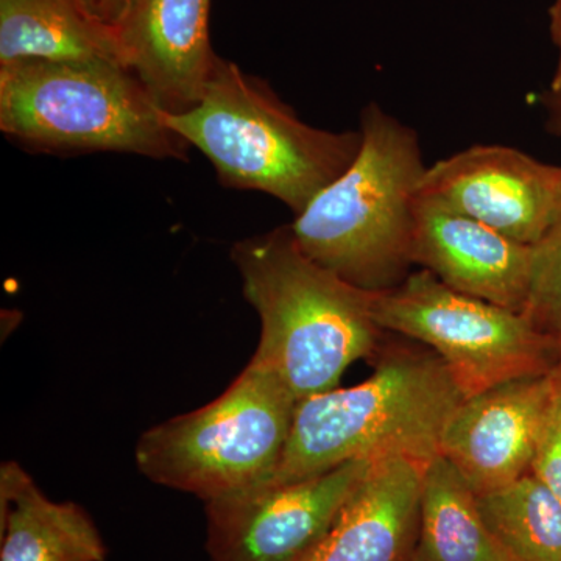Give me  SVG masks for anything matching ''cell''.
Here are the masks:
<instances>
[{
    "mask_svg": "<svg viewBox=\"0 0 561 561\" xmlns=\"http://www.w3.org/2000/svg\"><path fill=\"white\" fill-rule=\"evenodd\" d=\"M231 260L245 300L261 319L250 362L279 379L298 401L337 389L354 362L375 360L383 334L373 291L306 256L290 225L236 242Z\"/></svg>",
    "mask_w": 561,
    "mask_h": 561,
    "instance_id": "6da1fadb",
    "label": "cell"
},
{
    "mask_svg": "<svg viewBox=\"0 0 561 561\" xmlns=\"http://www.w3.org/2000/svg\"><path fill=\"white\" fill-rule=\"evenodd\" d=\"M463 400L434 351L383 343L370 378L298 401L283 457L265 483L300 481L351 460L430 463Z\"/></svg>",
    "mask_w": 561,
    "mask_h": 561,
    "instance_id": "7a4b0ae2",
    "label": "cell"
},
{
    "mask_svg": "<svg viewBox=\"0 0 561 561\" xmlns=\"http://www.w3.org/2000/svg\"><path fill=\"white\" fill-rule=\"evenodd\" d=\"M359 153L290 224L306 256L362 290L386 291L411 275L424 164L420 136L370 103Z\"/></svg>",
    "mask_w": 561,
    "mask_h": 561,
    "instance_id": "3957f363",
    "label": "cell"
},
{
    "mask_svg": "<svg viewBox=\"0 0 561 561\" xmlns=\"http://www.w3.org/2000/svg\"><path fill=\"white\" fill-rule=\"evenodd\" d=\"M164 121L201 150L225 187L260 191L295 214L348 169L362 133L312 127L267 81L219 57L202 101Z\"/></svg>",
    "mask_w": 561,
    "mask_h": 561,
    "instance_id": "277c9868",
    "label": "cell"
},
{
    "mask_svg": "<svg viewBox=\"0 0 561 561\" xmlns=\"http://www.w3.org/2000/svg\"><path fill=\"white\" fill-rule=\"evenodd\" d=\"M164 113L142 81L116 62L0 65V130L31 149L186 161L191 146Z\"/></svg>",
    "mask_w": 561,
    "mask_h": 561,
    "instance_id": "5b68a950",
    "label": "cell"
},
{
    "mask_svg": "<svg viewBox=\"0 0 561 561\" xmlns=\"http://www.w3.org/2000/svg\"><path fill=\"white\" fill-rule=\"evenodd\" d=\"M298 400L250 362L205 408L150 427L135 459L158 485L209 502L262 485L275 474Z\"/></svg>",
    "mask_w": 561,
    "mask_h": 561,
    "instance_id": "8992f818",
    "label": "cell"
},
{
    "mask_svg": "<svg viewBox=\"0 0 561 561\" xmlns=\"http://www.w3.org/2000/svg\"><path fill=\"white\" fill-rule=\"evenodd\" d=\"M373 312L383 331L434 351L465 398L559 365V342L526 313L460 294L424 268L375 294Z\"/></svg>",
    "mask_w": 561,
    "mask_h": 561,
    "instance_id": "52a82bcc",
    "label": "cell"
},
{
    "mask_svg": "<svg viewBox=\"0 0 561 561\" xmlns=\"http://www.w3.org/2000/svg\"><path fill=\"white\" fill-rule=\"evenodd\" d=\"M370 465L351 460L300 481L262 483L206 502L210 561H308Z\"/></svg>",
    "mask_w": 561,
    "mask_h": 561,
    "instance_id": "ba28073f",
    "label": "cell"
},
{
    "mask_svg": "<svg viewBox=\"0 0 561 561\" xmlns=\"http://www.w3.org/2000/svg\"><path fill=\"white\" fill-rule=\"evenodd\" d=\"M419 194L535 245L561 214V165L513 147L481 144L427 165Z\"/></svg>",
    "mask_w": 561,
    "mask_h": 561,
    "instance_id": "9c48e42d",
    "label": "cell"
},
{
    "mask_svg": "<svg viewBox=\"0 0 561 561\" xmlns=\"http://www.w3.org/2000/svg\"><path fill=\"white\" fill-rule=\"evenodd\" d=\"M553 370L465 398L446 424L440 456L451 461L476 494L529 474L551 400Z\"/></svg>",
    "mask_w": 561,
    "mask_h": 561,
    "instance_id": "30bf717a",
    "label": "cell"
},
{
    "mask_svg": "<svg viewBox=\"0 0 561 561\" xmlns=\"http://www.w3.org/2000/svg\"><path fill=\"white\" fill-rule=\"evenodd\" d=\"M413 264L451 289L524 312L529 297L531 245L419 194Z\"/></svg>",
    "mask_w": 561,
    "mask_h": 561,
    "instance_id": "8fae6325",
    "label": "cell"
},
{
    "mask_svg": "<svg viewBox=\"0 0 561 561\" xmlns=\"http://www.w3.org/2000/svg\"><path fill=\"white\" fill-rule=\"evenodd\" d=\"M210 0H139L117 33L127 68L165 113L202 101L217 57L209 41Z\"/></svg>",
    "mask_w": 561,
    "mask_h": 561,
    "instance_id": "7c38bea8",
    "label": "cell"
},
{
    "mask_svg": "<svg viewBox=\"0 0 561 561\" xmlns=\"http://www.w3.org/2000/svg\"><path fill=\"white\" fill-rule=\"evenodd\" d=\"M426 465L408 457L373 460L308 561H412Z\"/></svg>",
    "mask_w": 561,
    "mask_h": 561,
    "instance_id": "4fadbf2b",
    "label": "cell"
},
{
    "mask_svg": "<svg viewBox=\"0 0 561 561\" xmlns=\"http://www.w3.org/2000/svg\"><path fill=\"white\" fill-rule=\"evenodd\" d=\"M0 561H105L91 516L73 502L50 501L16 461L0 468Z\"/></svg>",
    "mask_w": 561,
    "mask_h": 561,
    "instance_id": "5bb4252c",
    "label": "cell"
},
{
    "mask_svg": "<svg viewBox=\"0 0 561 561\" xmlns=\"http://www.w3.org/2000/svg\"><path fill=\"white\" fill-rule=\"evenodd\" d=\"M22 60L127 66L116 33L77 0H0V65Z\"/></svg>",
    "mask_w": 561,
    "mask_h": 561,
    "instance_id": "9a60e30c",
    "label": "cell"
},
{
    "mask_svg": "<svg viewBox=\"0 0 561 561\" xmlns=\"http://www.w3.org/2000/svg\"><path fill=\"white\" fill-rule=\"evenodd\" d=\"M412 561H508L483 523L474 491L440 454L424 468Z\"/></svg>",
    "mask_w": 561,
    "mask_h": 561,
    "instance_id": "2e32d148",
    "label": "cell"
},
{
    "mask_svg": "<svg viewBox=\"0 0 561 561\" xmlns=\"http://www.w3.org/2000/svg\"><path fill=\"white\" fill-rule=\"evenodd\" d=\"M491 537L508 561H561V501L529 474L476 494Z\"/></svg>",
    "mask_w": 561,
    "mask_h": 561,
    "instance_id": "e0dca14e",
    "label": "cell"
},
{
    "mask_svg": "<svg viewBox=\"0 0 561 561\" xmlns=\"http://www.w3.org/2000/svg\"><path fill=\"white\" fill-rule=\"evenodd\" d=\"M524 313L561 343V214L540 242L531 245L529 297Z\"/></svg>",
    "mask_w": 561,
    "mask_h": 561,
    "instance_id": "ac0fdd59",
    "label": "cell"
},
{
    "mask_svg": "<svg viewBox=\"0 0 561 561\" xmlns=\"http://www.w3.org/2000/svg\"><path fill=\"white\" fill-rule=\"evenodd\" d=\"M530 472L561 501V371L553 370V389L542 419Z\"/></svg>",
    "mask_w": 561,
    "mask_h": 561,
    "instance_id": "d6986e66",
    "label": "cell"
},
{
    "mask_svg": "<svg viewBox=\"0 0 561 561\" xmlns=\"http://www.w3.org/2000/svg\"><path fill=\"white\" fill-rule=\"evenodd\" d=\"M77 2L88 16L117 35L139 0H77Z\"/></svg>",
    "mask_w": 561,
    "mask_h": 561,
    "instance_id": "ffe728a7",
    "label": "cell"
},
{
    "mask_svg": "<svg viewBox=\"0 0 561 561\" xmlns=\"http://www.w3.org/2000/svg\"><path fill=\"white\" fill-rule=\"evenodd\" d=\"M542 103L546 110V127L551 135L561 140V79L551 80Z\"/></svg>",
    "mask_w": 561,
    "mask_h": 561,
    "instance_id": "44dd1931",
    "label": "cell"
},
{
    "mask_svg": "<svg viewBox=\"0 0 561 561\" xmlns=\"http://www.w3.org/2000/svg\"><path fill=\"white\" fill-rule=\"evenodd\" d=\"M549 25H551V36L553 46L557 49V66L552 80L561 79V0H553L551 10H549Z\"/></svg>",
    "mask_w": 561,
    "mask_h": 561,
    "instance_id": "7402d4cb",
    "label": "cell"
},
{
    "mask_svg": "<svg viewBox=\"0 0 561 561\" xmlns=\"http://www.w3.org/2000/svg\"><path fill=\"white\" fill-rule=\"evenodd\" d=\"M559 368H560V371H561V343H560V359H559Z\"/></svg>",
    "mask_w": 561,
    "mask_h": 561,
    "instance_id": "603a6c76",
    "label": "cell"
}]
</instances>
